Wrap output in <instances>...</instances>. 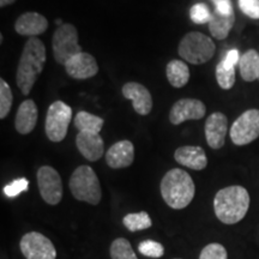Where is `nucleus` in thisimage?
<instances>
[{
    "mask_svg": "<svg viewBox=\"0 0 259 259\" xmlns=\"http://www.w3.org/2000/svg\"><path fill=\"white\" fill-rule=\"evenodd\" d=\"M46 63V47L37 37H30L24 45L19 59L16 83L23 95H29Z\"/></svg>",
    "mask_w": 259,
    "mask_h": 259,
    "instance_id": "1",
    "label": "nucleus"
},
{
    "mask_svg": "<svg viewBox=\"0 0 259 259\" xmlns=\"http://www.w3.org/2000/svg\"><path fill=\"white\" fill-rule=\"evenodd\" d=\"M250 208V194L242 186H228L220 190L213 198V210L225 225H235L245 218Z\"/></svg>",
    "mask_w": 259,
    "mask_h": 259,
    "instance_id": "2",
    "label": "nucleus"
},
{
    "mask_svg": "<svg viewBox=\"0 0 259 259\" xmlns=\"http://www.w3.org/2000/svg\"><path fill=\"white\" fill-rule=\"evenodd\" d=\"M196 186L187 171L173 168L164 174L161 181L162 198L171 209L181 210L192 202Z\"/></svg>",
    "mask_w": 259,
    "mask_h": 259,
    "instance_id": "3",
    "label": "nucleus"
},
{
    "mask_svg": "<svg viewBox=\"0 0 259 259\" xmlns=\"http://www.w3.org/2000/svg\"><path fill=\"white\" fill-rule=\"evenodd\" d=\"M71 193L77 200L87 202L92 205H97L101 200L102 192L99 178L89 166L76 168L70 179Z\"/></svg>",
    "mask_w": 259,
    "mask_h": 259,
    "instance_id": "4",
    "label": "nucleus"
},
{
    "mask_svg": "<svg viewBox=\"0 0 259 259\" xmlns=\"http://www.w3.org/2000/svg\"><path fill=\"white\" fill-rule=\"evenodd\" d=\"M216 47L213 41L203 32L191 31L181 38L178 52L187 63L202 65L209 61L215 54Z\"/></svg>",
    "mask_w": 259,
    "mask_h": 259,
    "instance_id": "5",
    "label": "nucleus"
},
{
    "mask_svg": "<svg viewBox=\"0 0 259 259\" xmlns=\"http://www.w3.org/2000/svg\"><path fill=\"white\" fill-rule=\"evenodd\" d=\"M52 51L58 64L64 65L77 54L82 53L78 31L73 24L64 23L57 28L52 38Z\"/></svg>",
    "mask_w": 259,
    "mask_h": 259,
    "instance_id": "6",
    "label": "nucleus"
},
{
    "mask_svg": "<svg viewBox=\"0 0 259 259\" xmlns=\"http://www.w3.org/2000/svg\"><path fill=\"white\" fill-rule=\"evenodd\" d=\"M72 119V108L63 101H56L50 106L45 122V131L50 141H64L67 135V130Z\"/></svg>",
    "mask_w": 259,
    "mask_h": 259,
    "instance_id": "7",
    "label": "nucleus"
},
{
    "mask_svg": "<svg viewBox=\"0 0 259 259\" xmlns=\"http://www.w3.org/2000/svg\"><path fill=\"white\" fill-rule=\"evenodd\" d=\"M232 142L235 145H247L259 137V109H248L232 125Z\"/></svg>",
    "mask_w": 259,
    "mask_h": 259,
    "instance_id": "8",
    "label": "nucleus"
},
{
    "mask_svg": "<svg viewBox=\"0 0 259 259\" xmlns=\"http://www.w3.org/2000/svg\"><path fill=\"white\" fill-rule=\"evenodd\" d=\"M37 185L42 199L50 205H57L63 198V184L59 173L51 166L37 170Z\"/></svg>",
    "mask_w": 259,
    "mask_h": 259,
    "instance_id": "9",
    "label": "nucleus"
},
{
    "mask_svg": "<svg viewBox=\"0 0 259 259\" xmlns=\"http://www.w3.org/2000/svg\"><path fill=\"white\" fill-rule=\"evenodd\" d=\"M21 251L27 259H56L57 251L50 239L38 232H30L21 239Z\"/></svg>",
    "mask_w": 259,
    "mask_h": 259,
    "instance_id": "10",
    "label": "nucleus"
},
{
    "mask_svg": "<svg viewBox=\"0 0 259 259\" xmlns=\"http://www.w3.org/2000/svg\"><path fill=\"white\" fill-rule=\"evenodd\" d=\"M205 113L206 107L200 100L181 99L170 108L169 121L173 125H180L187 120H199Z\"/></svg>",
    "mask_w": 259,
    "mask_h": 259,
    "instance_id": "11",
    "label": "nucleus"
},
{
    "mask_svg": "<svg viewBox=\"0 0 259 259\" xmlns=\"http://www.w3.org/2000/svg\"><path fill=\"white\" fill-rule=\"evenodd\" d=\"M121 93L125 99L131 100L135 112L139 115H148L153 109V97L143 84L128 82L122 85Z\"/></svg>",
    "mask_w": 259,
    "mask_h": 259,
    "instance_id": "12",
    "label": "nucleus"
},
{
    "mask_svg": "<svg viewBox=\"0 0 259 259\" xmlns=\"http://www.w3.org/2000/svg\"><path fill=\"white\" fill-rule=\"evenodd\" d=\"M205 138L211 149H221L225 145L228 132V119L221 112H215L208 116L205 121Z\"/></svg>",
    "mask_w": 259,
    "mask_h": 259,
    "instance_id": "13",
    "label": "nucleus"
},
{
    "mask_svg": "<svg viewBox=\"0 0 259 259\" xmlns=\"http://www.w3.org/2000/svg\"><path fill=\"white\" fill-rule=\"evenodd\" d=\"M65 70L74 79H88L96 76L99 72V65L92 54L82 52L65 64Z\"/></svg>",
    "mask_w": 259,
    "mask_h": 259,
    "instance_id": "14",
    "label": "nucleus"
},
{
    "mask_svg": "<svg viewBox=\"0 0 259 259\" xmlns=\"http://www.w3.org/2000/svg\"><path fill=\"white\" fill-rule=\"evenodd\" d=\"M135 160V147L130 141L116 142L108 149L106 162L113 169L130 167Z\"/></svg>",
    "mask_w": 259,
    "mask_h": 259,
    "instance_id": "15",
    "label": "nucleus"
},
{
    "mask_svg": "<svg viewBox=\"0 0 259 259\" xmlns=\"http://www.w3.org/2000/svg\"><path fill=\"white\" fill-rule=\"evenodd\" d=\"M48 29V21L44 15L37 12H25L17 18L15 30L22 36L36 37Z\"/></svg>",
    "mask_w": 259,
    "mask_h": 259,
    "instance_id": "16",
    "label": "nucleus"
},
{
    "mask_svg": "<svg viewBox=\"0 0 259 259\" xmlns=\"http://www.w3.org/2000/svg\"><path fill=\"white\" fill-rule=\"evenodd\" d=\"M76 145L79 153L92 162L100 160L105 151V143L100 134L78 132L76 137Z\"/></svg>",
    "mask_w": 259,
    "mask_h": 259,
    "instance_id": "17",
    "label": "nucleus"
},
{
    "mask_svg": "<svg viewBox=\"0 0 259 259\" xmlns=\"http://www.w3.org/2000/svg\"><path fill=\"white\" fill-rule=\"evenodd\" d=\"M174 158L181 166L193 170H202L208 164V157L203 148L194 145H185L178 148L174 153Z\"/></svg>",
    "mask_w": 259,
    "mask_h": 259,
    "instance_id": "18",
    "label": "nucleus"
},
{
    "mask_svg": "<svg viewBox=\"0 0 259 259\" xmlns=\"http://www.w3.org/2000/svg\"><path fill=\"white\" fill-rule=\"evenodd\" d=\"M38 111L37 106L32 100H25L18 107L15 119V127L18 134L29 135L34 131L37 124Z\"/></svg>",
    "mask_w": 259,
    "mask_h": 259,
    "instance_id": "19",
    "label": "nucleus"
},
{
    "mask_svg": "<svg viewBox=\"0 0 259 259\" xmlns=\"http://www.w3.org/2000/svg\"><path fill=\"white\" fill-rule=\"evenodd\" d=\"M239 69L242 79L254 82L259 79V53L255 50H248L242 54L239 61Z\"/></svg>",
    "mask_w": 259,
    "mask_h": 259,
    "instance_id": "20",
    "label": "nucleus"
},
{
    "mask_svg": "<svg viewBox=\"0 0 259 259\" xmlns=\"http://www.w3.org/2000/svg\"><path fill=\"white\" fill-rule=\"evenodd\" d=\"M166 74L168 82L174 88H183L190 80V69L186 63L174 59L167 64Z\"/></svg>",
    "mask_w": 259,
    "mask_h": 259,
    "instance_id": "21",
    "label": "nucleus"
},
{
    "mask_svg": "<svg viewBox=\"0 0 259 259\" xmlns=\"http://www.w3.org/2000/svg\"><path fill=\"white\" fill-rule=\"evenodd\" d=\"M235 22V15L225 16L213 11L209 22V30L211 35L218 40H225L228 36L229 31L232 30Z\"/></svg>",
    "mask_w": 259,
    "mask_h": 259,
    "instance_id": "22",
    "label": "nucleus"
},
{
    "mask_svg": "<svg viewBox=\"0 0 259 259\" xmlns=\"http://www.w3.org/2000/svg\"><path fill=\"white\" fill-rule=\"evenodd\" d=\"M105 124V120L100 116L94 115L88 112H79L74 116V126L79 132H89V134H100Z\"/></svg>",
    "mask_w": 259,
    "mask_h": 259,
    "instance_id": "23",
    "label": "nucleus"
},
{
    "mask_svg": "<svg viewBox=\"0 0 259 259\" xmlns=\"http://www.w3.org/2000/svg\"><path fill=\"white\" fill-rule=\"evenodd\" d=\"M122 223L130 232L143 231V229L150 228L151 225H153L150 216L145 211L128 213L122 220Z\"/></svg>",
    "mask_w": 259,
    "mask_h": 259,
    "instance_id": "24",
    "label": "nucleus"
},
{
    "mask_svg": "<svg viewBox=\"0 0 259 259\" xmlns=\"http://www.w3.org/2000/svg\"><path fill=\"white\" fill-rule=\"evenodd\" d=\"M111 257L112 259H138L130 241L124 238H118L112 242Z\"/></svg>",
    "mask_w": 259,
    "mask_h": 259,
    "instance_id": "25",
    "label": "nucleus"
},
{
    "mask_svg": "<svg viewBox=\"0 0 259 259\" xmlns=\"http://www.w3.org/2000/svg\"><path fill=\"white\" fill-rule=\"evenodd\" d=\"M216 79L222 89L229 90L235 84V67H227L225 64L220 63L216 67Z\"/></svg>",
    "mask_w": 259,
    "mask_h": 259,
    "instance_id": "26",
    "label": "nucleus"
},
{
    "mask_svg": "<svg viewBox=\"0 0 259 259\" xmlns=\"http://www.w3.org/2000/svg\"><path fill=\"white\" fill-rule=\"evenodd\" d=\"M14 96L10 85L5 79H0V119H5L11 111Z\"/></svg>",
    "mask_w": 259,
    "mask_h": 259,
    "instance_id": "27",
    "label": "nucleus"
},
{
    "mask_svg": "<svg viewBox=\"0 0 259 259\" xmlns=\"http://www.w3.org/2000/svg\"><path fill=\"white\" fill-rule=\"evenodd\" d=\"M211 12L208 6L203 3L194 4L190 10V18L193 23L196 24H205L209 23L210 18H211Z\"/></svg>",
    "mask_w": 259,
    "mask_h": 259,
    "instance_id": "28",
    "label": "nucleus"
},
{
    "mask_svg": "<svg viewBox=\"0 0 259 259\" xmlns=\"http://www.w3.org/2000/svg\"><path fill=\"white\" fill-rule=\"evenodd\" d=\"M138 250L145 257L160 258L164 254V247L160 242L153 240H144L138 245Z\"/></svg>",
    "mask_w": 259,
    "mask_h": 259,
    "instance_id": "29",
    "label": "nucleus"
},
{
    "mask_svg": "<svg viewBox=\"0 0 259 259\" xmlns=\"http://www.w3.org/2000/svg\"><path fill=\"white\" fill-rule=\"evenodd\" d=\"M199 259H228L227 250L221 244H209L200 252Z\"/></svg>",
    "mask_w": 259,
    "mask_h": 259,
    "instance_id": "30",
    "label": "nucleus"
},
{
    "mask_svg": "<svg viewBox=\"0 0 259 259\" xmlns=\"http://www.w3.org/2000/svg\"><path fill=\"white\" fill-rule=\"evenodd\" d=\"M29 181L25 179V178H21V179H17L12 183H10L9 185L4 187V193L5 196H8L9 198H14V197H17L18 194L28 190Z\"/></svg>",
    "mask_w": 259,
    "mask_h": 259,
    "instance_id": "31",
    "label": "nucleus"
},
{
    "mask_svg": "<svg viewBox=\"0 0 259 259\" xmlns=\"http://www.w3.org/2000/svg\"><path fill=\"white\" fill-rule=\"evenodd\" d=\"M239 8L247 17L259 19V0H239Z\"/></svg>",
    "mask_w": 259,
    "mask_h": 259,
    "instance_id": "32",
    "label": "nucleus"
},
{
    "mask_svg": "<svg viewBox=\"0 0 259 259\" xmlns=\"http://www.w3.org/2000/svg\"><path fill=\"white\" fill-rule=\"evenodd\" d=\"M215 5V11L225 16L234 15V10L231 0H211Z\"/></svg>",
    "mask_w": 259,
    "mask_h": 259,
    "instance_id": "33",
    "label": "nucleus"
},
{
    "mask_svg": "<svg viewBox=\"0 0 259 259\" xmlns=\"http://www.w3.org/2000/svg\"><path fill=\"white\" fill-rule=\"evenodd\" d=\"M240 54H239L238 50H231L228 53L226 54L225 59L222 60V63L226 65L227 67H235L236 65H239L240 61Z\"/></svg>",
    "mask_w": 259,
    "mask_h": 259,
    "instance_id": "34",
    "label": "nucleus"
},
{
    "mask_svg": "<svg viewBox=\"0 0 259 259\" xmlns=\"http://www.w3.org/2000/svg\"><path fill=\"white\" fill-rule=\"evenodd\" d=\"M16 0H0V6H2V8H5V6L14 4Z\"/></svg>",
    "mask_w": 259,
    "mask_h": 259,
    "instance_id": "35",
    "label": "nucleus"
},
{
    "mask_svg": "<svg viewBox=\"0 0 259 259\" xmlns=\"http://www.w3.org/2000/svg\"><path fill=\"white\" fill-rule=\"evenodd\" d=\"M177 259H179V258H177Z\"/></svg>",
    "mask_w": 259,
    "mask_h": 259,
    "instance_id": "36",
    "label": "nucleus"
},
{
    "mask_svg": "<svg viewBox=\"0 0 259 259\" xmlns=\"http://www.w3.org/2000/svg\"><path fill=\"white\" fill-rule=\"evenodd\" d=\"M258 80H259V79H258Z\"/></svg>",
    "mask_w": 259,
    "mask_h": 259,
    "instance_id": "37",
    "label": "nucleus"
}]
</instances>
